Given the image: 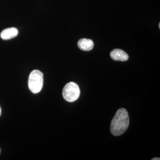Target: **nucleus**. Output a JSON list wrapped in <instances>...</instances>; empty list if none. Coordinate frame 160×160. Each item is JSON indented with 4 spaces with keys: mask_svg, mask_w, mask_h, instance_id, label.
Returning <instances> with one entry per match:
<instances>
[{
    "mask_svg": "<svg viewBox=\"0 0 160 160\" xmlns=\"http://www.w3.org/2000/svg\"><path fill=\"white\" fill-rule=\"evenodd\" d=\"M18 33V31L15 28H10L4 29L1 33L0 36L3 40H9L16 37Z\"/></svg>",
    "mask_w": 160,
    "mask_h": 160,
    "instance_id": "5",
    "label": "nucleus"
},
{
    "mask_svg": "<svg viewBox=\"0 0 160 160\" xmlns=\"http://www.w3.org/2000/svg\"><path fill=\"white\" fill-rule=\"evenodd\" d=\"M78 46L82 51H90L94 47V42L91 39H81L78 42Z\"/></svg>",
    "mask_w": 160,
    "mask_h": 160,
    "instance_id": "6",
    "label": "nucleus"
},
{
    "mask_svg": "<svg viewBox=\"0 0 160 160\" xmlns=\"http://www.w3.org/2000/svg\"><path fill=\"white\" fill-rule=\"evenodd\" d=\"M80 95V88L74 82H70L63 87L62 96L65 100L68 102L76 101Z\"/></svg>",
    "mask_w": 160,
    "mask_h": 160,
    "instance_id": "3",
    "label": "nucleus"
},
{
    "mask_svg": "<svg viewBox=\"0 0 160 160\" xmlns=\"http://www.w3.org/2000/svg\"><path fill=\"white\" fill-rule=\"evenodd\" d=\"M28 86L31 92L37 94L41 91L43 86V74L39 70H33L29 75Z\"/></svg>",
    "mask_w": 160,
    "mask_h": 160,
    "instance_id": "2",
    "label": "nucleus"
},
{
    "mask_svg": "<svg viewBox=\"0 0 160 160\" xmlns=\"http://www.w3.org/2000/svg\"><path fill=\"white\" fill-rule=\"evenodd\" d=\"M1 109L0 108V116H1Z\"/></svg>",
    "mask_w": 160,
    "mask_h": 160,
    "instance_id": "8",
    "label": "nucleus"
},
{
    "mask_svg": "<svg viewBox=\"0 0 160 160\" xmlns=\"http://www.w3.org/2000/svg\"><path fill=\"white\" fill-rule=\"evenodd\" d=\"M160 158H153L152 160H160Z\"/></svg>",
    "mask_w": 160,
    "mask_h": 160,
    "instance_id": "7",
    "label": "nucleus"
},
{
    "mask_svg": "<svg viewBox=\"0 0 160 160\" xmlns=\"http://www.w3.org/2000/svg\"><path fill=\"white\" fill-rule=\"evenodd\" d=\"M110 57L115 61H126L129 59V56L126 52L121 49H115L110 52Z\"/></svg>",
    "mask_w": 160,
    "mask_h": 160,
    "instance_id": "4",
    "label": "nucleus"
},
{
    "mask_svg": "<svg viewBox=\"0 0 160 160\" xmlns=\"http://www.w3.org/2000/svg\"><path fill=\"white\" fill-rule=\"evenodd\" d=\"M129 125V114L126 109H119L110 124V131L114 136L124 133Z\"/></svg>",
    "mask_w": 160,
    "mask_h": 160,
    "instance_id": "1",
    "label": "nucleus"
},
{
    "mask_svg": "<svg viewBox=\"0 0 160 160\" xmlns=\"http://www.w3.org/2000/svg\"><path fill=\"white\" fill-rule=\"evenodd\" d=\"M0 152H1V149H0Z\"/></svg>",
    "mask_w": 160,
    "mask_h": 160,
    "instance_id": "9",
    "label": "nucleus"
}]
</instances>
